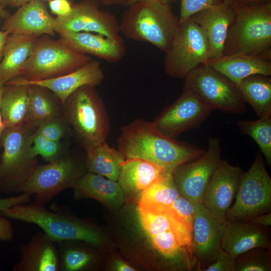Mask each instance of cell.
I'll use <instances>...</instances> for the list:
<instances>
[{
	"mask_svg": "<svg viewBox=\"0 0 271 271\" xmlns=\"http://www.w3.org/2000/svg\"><path fill=\"white\" fill-rule=\"evenodd\" d=\"M222 3L223 0H180L179 23L186 21L197 13Z\"/></svg>",
	"mask_w": 271,
	"mask_h": 271,
	"instance_id": "cell-38",
	"label": "cell"
},
{
	"mask_svg": "<svg viewBox=\"0 0 271 271\" xmlns=\"http://www.w3.org/2000/svg\"><path fill=\"white\" fill-rule=\"evenodd\" d=\"M9 34L8 32L0 29V63L3 58L5 46Z\"/></svg>",
	"mask_w": 271,
	"mask_h": 271,
	"instance_id": "cell-45",
	"label": "cell"
},
{
	"mask_svg": "<svg viewBox=\"0 0 271 271\" xmlns=\"http://www.w3.org/2000/svg\"><path fill=\"white\" fill-rule=\"evenodd\" d=\"M184 79L183 90L193 93L212 111L235 114L245 112L238 86L207 64L199 65Z\"/></svg>",
	"mask_w": 271,
	"mask_h": 271,
	"instance_id": "cell-9",
	"label": "cell"
},
{
	"mask_svg": "<svg viewBox=\"0 0 271 271\" xmlns=\"http://www.w3.org/2000/svg\"><path fill=\"white\" fill-rule=\"evenodd\" d=\"M233 17L223 55L260 54L271 51V1L247 5L233 3Z\"/></svg>",
	"mask_w": 271,
	"mask_h": 271,
	"instance_id": "cell-4",
	"label": "cell"
},
{
	"mask_svg": "<svg viewBox=\"0 0 271 271\" xmlns=\"http://www.w3.org/2000/svg\"><path fill=\"white\" fill-rule=\"evenodd\" d=\"M206 35L190 18L179 24L172 45L165 53L164 71L170 77L185 78L200 64L209 60Z\"/></svg>",
	"mask_w": 271,
	"mask_h": 271,
	"instance_id": "cell-10",
	"label": "cell"
},
{
	"mask_svg": "<svg viewBox=\"0 0 271 271\" xmlns=\"http://www.w3.org/2000/svg\"><path fill=\"white\" fill-rule=\"evenodd\" d=\"M0 3L5 8L8 6V0H0Z\"/></svg>",
	"mask_w": 271,
	"mask_h": 271,
	"instance_id": "cell-53",
	"label": "cell"
},
{
	"mask_svg": "<svg viewBox=\"0 0 271 271\" xmlns=\"http://www.w3.org/2000/svg\"><path fill=\"white\" fill-rule=\"evenodd\" d=\"M179 196L172 174H168L142 193L139 204L170 206Z\"/></svg>",
	"mask_w": 271,
	"mask_h": 271,
	"instance_id": "cell-33",
	"label": "cell"
},
{
	"mask_svg": "<svg viewBox=\"0 0 271 271\" xmlns=\"http://www.w3.org/2000/svg\"><path fill=\"white\" fill-rule=\"evenodd\" d=\"M10 15L11 13L0 3V19L5 20Z\"/></svg>",
	"mask_w": 271,
	"mask_h": 271,
	"instance_id": "cell-49",
	"label": "cell"
},
{
	"mask_svg": "<svg viewBox=\"0 0 271 271\" xmlns=\"http://www.w3.org/2000/svg\"><path fill=\"white\" fill-rule=\"evenodd\" d=\"M30 0H8V6L12 8H19Z\"/></svg>",
	"mask_w": 271,
	"mask_h": 271,
	"instance_id": "cell-47",
	"label": "cell"
},
{
	"mask_svg": "<svg viewBox=\"0 0 271 271\" xmlns=\"http://www.w3.org/2000/svg\"><path fill=\"white\" fill-rule=\"evenodd\" d=\"M244 102L249 104L258 118L271 116V78L253 74L243 78L238 85Z\"/></svg>",
	"mask_w": 271,
	"mask_h": 271,
	"instance_id": "cell-30",
	"label": "cell"
},
{
	"mask_svg": "<svg viewBox=\"0 0 271 271\" xmlns=\"http://www.w3.org/2000/svg\"><path fill=\"white\" fill-rule=\"evenodd\" d=\"M14 271H59L56 242L44 232L35 234L20 247L19 261Z\"/></svg>",
	"mask_w": 271,
	"mask_h": 271,
	"instance_id": "cell-21",
	"label": "cell"
},
{
	"mask_svg": "<svg viewBox=\"0 0 271 271\" xmlns=\"http://www.w3.org/2000/svg\"><path fill=\"white\" fill-rule=\"evenodd\" d=\"M35 35L10 34L0 63V81H8L21 75L38 38Z\"/></svg>",
	"mask_w": 271,
	"mask_h": 271,
	"instance_id": "cell-27",
	"label": "cell"
},
{
	"mask_svg": "<svg viewBox=\"0 0 271 271\" xmlns=\"http://www.w3.org/2000/svg\"><path fill=\"white\" fill-rule=\"evenodd\" d=\"M270 208L271 178L259 150L249 169L243 175L234 202L228 210L225 220H241L269 212Z\"/></svg>",
	"mask_w": 271,
	"mask_h": 271,
	"instance_id": "cell-11",
	"label": "cell"
},
{
	"mask_svg": "<svg viewBox=\"0 0 271 271\" xmlns=\"http://www.w3.org/2000/svg\"><path fill=\"white\" fill-rule=\"evenodd\" d=\"M240 133L250 137L258 145L259 151L268 166L271 165V116L253 120H238Z\"/></svg>",
	"mask_w": 271,
	"mask_h": 271,
	"instance_id": "cell-34",
	"label": "cell"
},
{
	"mask_svg": "<svg viewBox=\"0 0 271 271\" xmlns=\"http://www.w3.org/2000/svg\"><path fill=\"white\" fill-rule=\"evenodd\" d=\"M233 17L231 5L222 3L197 13L190 18L202 28L206 35L209 59L223 55L227 31Z\"/></svg>",
	"mask_w": 271,
	"mask_h": 271,
	"instance_id": "cell-24",
	"label": "cell"
},
{
	"mask_svg": "<svg viewBox=\"0 0 271 271\" xmlns=\"http://www.w3.org/2000/svg\"><path fill=\"white\" fill-rule=\"evenodd\" d=\"M14 235V229L10 219L0 215V240L11 241Z\"/></svg>",
	"mask_w": 271,
	"mask_h": 271,
	"instance_id": "cell-43",
	"label": "cell"
},
{
	"mask_svg": "<svg viewBox=\"0 0 271 271\" xmlns=\"http://www.w3.org/2000/svg\"><path fill=\"white\" fill-rule=\"evenodd\" d=\"M35 130L25 123L4 128L1 139L0 191L18 193L39 165L32 156L31 148Z\"/></svg>",
	"mask_w": 271,
	"mask_h": 271,
	"instance_id": "cell-6",
	"label": "cell"
},
{
	"mask_svg": "<svg viewBox=\"0 0 271 271\" xmlns=\"http://www.w3.org/2000/svg\"><path fill=\"white\" fill-rule=\"evenodd\" d=\"M115 269L118 271H134L135 269L120 259L114 261Z\"/></svg>",
	"mask_w": 271,
	"mask_h": 271,
	"instance_id": "cell-46",
	"label": "cell"
},
{
	"mask_svg": "<svg viewBox=\"0 0 271 271\" xmlns=\"http://www.w3.org/2000/svg\"><path fill=\"white\" fill-rule=\"evenodd\" d=\"M192 231L195 216V203L179 196L170 206Z\"/></svg>",
	"mask_w": 271,
	"mask_h": 271,
	"instance_id": "cell-39",
	"label": "cell"
},
{
	"mask_svg": "<svg viewBox=\"0 0 271 271\" xmlns=\"http://www.w3.org/2000/svg\"><path fill=\"white\" fill-rule=\"evenodd\" d=\"M72 188L75 198H92L113 209L119 207L125 201L124 193L117 181L91 172L82 175Z\"/></svg>",
	"mask_w": 271,
	"mask_h": 271,
	"instance_id": "cell-26",
	"label": "cell"
},
{
	"mask_svg": "<svg viewBox=\"0 0 271 271\" xmlns=\"http://www.w3.org/2000/svg\"><path fill=\"white\" fill-rule=\"evenodd\" d=\"M268 1L270 0H233V3L242 5H247L251 3Z\"/></svg>",
	"mask_w": 271,
	"mask_h": 271,
	"instance_id": "cell-51",
	"label": "cell"
},
{
	"mask_svg": "<svg viewBox=\"0 0 271 271\" xmlns=\"http://www.w3.org/2000/svg\"><path fill=\"white\" fill-rule=\"evenodd\" d=\"M179 24L170 4L144 0L128 7L122 14L119 29L127 38L149 43L166 53Z\"/></svg>",
	"mask_w": 271,
	"mask_h": 271,
	"instance_id": "cell-3",
	"label": "cell"
},
{
	"mask_svg": "<svg viewBox=\"0 0 271 271\" xmlns=\"http://www.w3.org/2000/svg\"><path fill=\"white\" fill-rule=\"evenodd\" d=\"M104 74L100 62L91 60L77 70L55 78L39 81H29L21 76L6 83L36 84L45 87L55 94L63 103L79 87L89 85L96 87L100 85Z\"/></svg>",
	"mask_w": 271,
	"mask_h": 271,
	"instance_id": "cell-17",
	"label": "cell"
},
{
	"mask_svg": "<svg viewBox=\"0 0 271 271\" xmlns=\"http://www.w3.org/2000/svg\"><path fill=\"white\" fill-rule=\"evenodd\" d=\"M29 85V105L25 123L35 129L43 122L62 116L63 103L47 88Z\"/></svg>",
	"mask_w": 271,
	"mask_h": 271,
	"instance_id": "cell-28",
	"label": "cell"
},
{
	"mask_svg": "<svg viewBox=\"0 0 271 271\" xmlns=\"http://www.w3.org/2000/svg\"><path fill=\"white\" fill-rule=\"evenodd\" d=\"M204 271H235L234 258L221 248L215 260Z\"/></svg>",
	"mask_w": 271,
	"mask_h": 271,
	"instance_id": "cell-40",
	"label": "cell"
},
{
	"mask_svg": "<svg viewBox=\"0 0 271 271\" xmlns=\"http://www.w3.org/2000/svg\"><path fill=\"white\" fill-rule=\"evenodd\" d=\"M87 172L86 158L82 161L68 151L54 161L39 165L18 193L35 195V201L45 204L64 190L72 188Z\"/></svg>",
	"mask_w": 271,
	"mask_h": 271,
	"instance_id": "cell-8",
	"label": "cell"
},
{
	"mask_svg": "<svg viewBox=\"0 0 271 271\" xmlns=\"http://www.w3.org/2000/svg\"><path fill=\"white\" fill-rule=\"evenodd\" d=\"M91 60L60 39L43 35L37 38L20 76L29 81L51 79L75 71Z\"/></svg>",
	"mask_w": 271,
	"mask_h": 271,
	"instance_id": "cell-7",
	"label": "cell"
},
{
	"mask_svg": "<svg viewBox=\"0 0 271 271\" xmlns=\"http://www.w3.org/2000/svg\"><path fill=\"white\" fill-rule=\"evenodd\" d=\"M98 0H81L72 4L70 13L55 17L54 30L58 35L68 32H91L118 39L119 24L115 16L99 8Z\"/></svg>",
	"mask_w": 271,
	"mask_h": 271,
	"instance_id": "cell-13",
	"label": "cell"
},
{
	"mask_svg": "<svg viewBox=\"0 0 271 271\" xmlns=\"http://www.w3.org/2000/svg\"><path fill=\"white\" fill-rule=\"evenodd\" d=\"M266 228L240 220L225 221L221 248L234 258L254 248H270L269 233Z\"/></svg>",
	"mask_w": 271,
	"mask_h": 271,
	"instance_id": "cell-20",
	"label": "cell"
},
{
	"mask_svg": "<svg viewBox=\"0 0 271 271\" xmlns=\"http://www.w3.org/2000/svg\"><path fill=\"white\" fill-rule=\"evenodd\" d=\"M32 195L27 193H21L19 195L6 198H0V211L13 206L29 203Z\"/></svg>",
	"mask_w": 271,
	"mask_h": 271,
	"instance_id": "cell-42",
	"label": "cell"
},
{
	"mask_svg": "<svg viewBox=\"0 0 271 271\" xmlns=\"http://www.w3.org/2000/svg\"><path fill=\"white\" fill-rule=\"evenodd\" d=\"M144 1V0H125V2L123 6L128 7V6H130L131 5L135 3L139 2V1ZM156 1H157L162 3L170 4V3L173 2L174 0H156Z\"/></svg>",
	"mask_w": 271,
	"mask_h": 271,
	"instance_id": "cell-50",
	"label": "cell"
},
{
	"mask_svg": "<svg viewBox=\"0 0 271 271\" xmlns=\"http://www.w3.org/2000/svg\"><path fill=\"white\" fill-rule=\"evenodd\" d=\"M51 208L35 200L1 211L0 215L35 224L56 242L80 240L99 245L102 242L101 233L92 224L72 216L63 206L53 204Z\"/></svg>",
	"mask_w": 271,
	"mask_h": 271,
	"instance_id": "cell-2",
	"label": "cell"
},
{
	"mask_svg": "<svg viewBox=\"0 0 271 271\" xmlns=\"http://www.w3.org/2000/svg\"><path fill=\"white\" fill-rule=\"evenodd\" d=\"M207 64L238 86L251 75H271V51L257 55H223L209 59Z\"/></svg>",
	"mask_w": 271,
	"mask_h": 271,
	"instance_id": "cell-23",
	"label": "cell"
},
{
	"mask_svg": "<svg viewBox=\"0 0 271 271\" xmlns=\"http://www.w3.org/2000/svg\"><path fill=\"white\" fill-rule=\"evenodd\" d=\"M270 248L257 247L234 258L235 271H270Z\"/></svg>",
	"mask_w": 271,
	"mask_h": 271,
	"instance_id": "cell-35",
	"label": "cell"
},
{
	"mask_svg": "<svg viewBox=\"0 0 271 271\" xmlns=\"http://www.w3.org/2000/svg\"><path fill=\"white\" fill-rule=\"evenodd\" d=\"M233 0H223V3L229 5H231L233 3Z\"/></svg>",
	"mask_w": 271,
	"mask_h": 271,
	"instance_id": "cell-54",
	"label": "cell"
},
{
	"mask_svg": "<svg viewBox=\"0 0 271 271\" xmlns=\"http://www.w3.org/2000/svg\"><path fill=\"white\" fill-rule=\"evenodd\" d=\"M59 39L77 51L91 55L109 63L122 60L126 53L123 39H112L91 32H68L59 34Z\"/></svg>",
	"mask_w": 271,
	"mask_h": 271,
	"instance_id": "cell-22",
	"label": "cell"
},
{
	"mask_svg": "<svg viewBox=\"0 0 271 271\" xmlns=\"http://www.w3.org/2000/svg\"><path fill=\"white\" fill-rule=\"evenodd\" d=\"M68 151L65 143L48 139L34 131L31 148V153L33 157L40 156L48 163L57 159Z\"/></svg>",
	"mask_w": 271,
	"mask_h": 271,
	"instance_id": "cell-36",
	"label": "cell"
},
{
	"mask_svg": "<svg viewBox=\"0 0 271 271\" xmlns=\"http://www.w3.org/2000/svg\"><path fill=\"white\" fill-rule=\"evenodd\" d=\"M221 141L210 137L203 155L178 167L172 176L180 195L193 203H202L205 188L221 160Z\"/></svg>",
	"mask_w": 271,
	"mask_h": 271,
	"instance_id": "cell-12",
	"label": "cell"
},
{
	"mask_svg": "<svg viewBox=\"0 0 271 271\" xmlns=\"http://www.w3.org/2000/svg\"><path fill=\"white\" fill-rule=\"evenodd\" d=\"M140 222L149 237L172 231L180 244L192 252V230L170 206L139 204Z\"/></svg>",
	"mask_w": 271,
	"mask_h": 271,
	"instance_id": "cell-19",
	"label": "cell"
},
{
	"mask_svg": "<svg viewBox=\"0 0 271 271\" xmlns=\"http://www.w3.org/2000/svg\"><path fill=\"white\" fill-rule=\"evenodd\" d=\"M195 216L192 231V250L198 270H204L215 259L221 248L225 220L211 213L202 203H195Z\"/></svg>",
	"mask_w": 271,
	"mask_h": 271,
	"instance_id": "cell-15",
	"label": "cell"
},
{
	"mask_svg": "<svg viewBox=\"0 0 271 271\" xmlns=\"http://www.w3.org/2000/svg\"><path fill=\"white\" fill-rule=\"evenodd\" d=\"M87 171L117 181L121 163L125 159L118 150L110 147L106 142L86 152Z\"/></svg>",
	"mask_w": 271,
	"mask_h": 271,
	"instance_id": "cell-31",
	"label": "cell"
},
{
	"mask_svg": "<svg viewBox=\"0 0 271 271\" xmlns=\"http://www.w3.org/2000/svg\"><path fill=\"white\" fill-rule=\"evenodd\" d=\"M240 221L267 227L271 225V213L260 214Z\"/></svg>",
	"mask_w": 271,
	"mask_h": 271,
	"instance_id": "cell-44",
	"label": "cell"
},
{
	"mask_svg": "<svg viewBox=\"0 0 271 271\" xmlns=\"http://www.w3.org/2000/svg\"><path fill=\"white\" fill-rule=\"evenodd\" d=\"M62 115L85 152L106 142L109 119L95 87L84 85L70 94L63 103Z\"/></svg>",
	"mask_w": 271,
	"mask_h": 271,
	"instance_id": "cell-5",
	"label": "cell"
},
{
	"mask_svg": "<svg viewBox=\"0 0 271 271\" xmlns=\"http://www.w3.org/2000/svg\"><path fill=\"white\" fill-rule=\"evenodd\" d=\"M41 1H49V0H41Z\"/></svg>",
	"mask_w": 271,
	"mask_h": 271,
	"instance_id": "cell-55",
	"label": "cell"
},
{
	"mask_svg": "<svg viewBox=\"0 0 271 271\" xmlns=\"http://www.w3.org/2000/svg\"><path fill=\"white\" fill-rule=\"evenodd\" d=\"M168 173L163 168L139 158L125 159L121 163L117 182L124 193L140 195L148 187Z\"/></svg>",
	"mask_w": 271,
	"mask_h": 271,
	"instance_id": "cell-25",
	"label": "cell"
},
{
	"mask_svg": "<svg viewBox=\"0 0 271 271\" xmlns=\"http://www.w3.org/2000/svg\"><path fill=\"white\" fill-rule=\"evenodd\" d=\"M77 240L56 242L59 259V271H79L90 267L94 262V252L77 245Z\"/></svg>",
	"mask_w": 271,
	"mask_h": 271,
	"instance_id": "cell-32",
	"label": "cell"
},
{
	"mask_svg": "<svg viewBox=\"0 0 271 271\" xmlns=\"http://www.w3.org/2000/svg\"><path fill=\"white\" fill-rule=\"evenodd\" d=\"M98 1L100 3L105 6L119 4L123 5L125 2V0H98Z\"/></svg>",
	"mask_w": 271,
	"mask_h": 271,
	"instance_id": "cell-48",
	"label": "cell"
},
{
	"mask_svg": "<svg viewBox=\"0 0 271 271\" xmlns=\"http://www.w3.org/2000/svg\"><path fill=\"white\" fill-rule=\"evenodd\" d=\"M117 146L125 159L147 161L170 174L180 165L199 158L205 152L195 145L163 136L153 121L141 118L121 127Z\"/></svg>",
	"mask_w": 271,
	"mask_h": 271,
	"instance_id": "cell-1",
	"label": "cell"
},
{
	"mask_svg": "<svg viewBox=\"0 0 271 271\" xmlns=\"http://www.w3.org/2000/svg\"><path fill=\"white\" fill-rule=\"evenodd\" d=\"M4 84H5L4 83L0 81V99H1V94L2 93ZM4 129V125L3 123L2 117L1 110H0V143H1V136H2Z\"/></svg>",
	"mask_w": 271,
	"mask_h": 271,
	"instance_id": "cell-52",
	"label": "cell"
},
{
	"mask_svg": "<svg viewBox=\"0 0 271 271\" xmlns=\"http://www.w3.org/2000/svg\"><path fill=\"white\" fill-rule=\"evenodd\" d=\"M48 6L51 14L56 17L68 16L72 10V4L69 0H49Z\"/></svg>",
	"mask_w": 271,
	"mask_h": 271,
	"instance_id": "cell-41",
	"label": "cell"
},
{
	"mask_svg": "<svg viewBox=\"0 0 271 271\" xmlns=\"http://www.w3.org/2000/svg\"><path fill=\"white\" fill-rule=\"evenodd\" d=\"M212 111L193 93L183 90L179 97L164 108L153 122L161 134L175 140L182 132L200 127Z\"/></svg>",
	"mask_w": 271,
	"mask_h": 271,
	"instance_id": "cell-14",
	"label": "cell"
},
{
	"mask_svg": "<svg viewBox=\"0 0 271 271\" xmlns=\"http://www.w3.org/2000/svg\"><path fill=\"white\" fill-rule=\"evenodd\" d=\"M35 132L57 142L72 135L71 128L63 115L43 122L35 129Z\"/></svg>",
	"mask_w": 271,
	"mask_h": 271,
	"instance_id": "cell-37",
	"label": "cell"
},
{
	"mask_svg": "<svg viewBox=\"0 0 271 271\" xmlns=\"http://www.w3.org/2000/svg\"><path fill=\"white\" fill-rule=\"evenodd\" d=\"M55 19L43 1L30 0L5 20L1 29L9 34L54 37Z\"/></svg>",
	"mask_w": 271,
	"mask_h": 271,
	"instance_id": "cell-18",
	"label": "cell"
},
{
	"mask_svg": "<svg viewBox=\"0 0 271 271\" xmlns=\"http://www.w3.org/2000/svg\"><path fill=\"white\" fill-rule=\"evenodd\" d=\"M244 172L221 160L205 188L202 203L214 215L225 220L235 199Z\"/></svg>",
	"mask_w": 271,
	"mask_h": 271,
	"instance_id": "cell-16",
	"label": "cell"
},
{
	"mask_svg": "<svg viewBox=\"0 0 271 271\" xmlns=\"http://www.w3.org/2000/svg\"><path fill=\"white\" fill-rule=\"evenodd\" d=\"M29 85L5 83L0 99V110L4 128L25 122L29 105Z\"/></svg>",
	"mask_w": 271,
	"mask_h": 271,
	"instance_id": "cell-29",
	"label": "cell"
}]
</instances>
